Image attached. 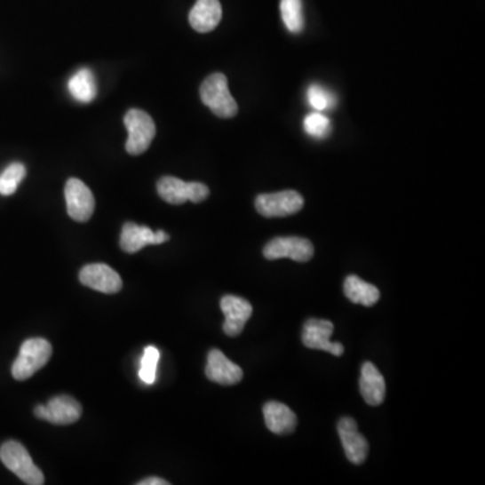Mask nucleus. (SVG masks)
<instances>
[{
	"instance_id": "f257e3e1",
	"label": "nucleus",
	"mask_w": 485,
	"mask_h": 485,
	"mask_svg": "<svg viewBox=\"0 0 485 485\" xmlns=\"http://www.w3.org/2000/svg\"><path fill=\"white\" fill-rule=\"evenodd\" d=\"M52 344L45 338H28L20 346V354L12 364V374L15 380H28L36 371L44 369L52 357Z\"/></svg>"
},
{
	"instance_id": "f03ea898",
	"label": "nucleus",
	"mask_w": 485,
	"mask_h": 485,
	"mask_svg": "<svg viewBox=\"0 0 485 485\" xmlns=\"http://www.w3.org/2000/svg\"><path fill=\"white\" fill-rule=\"evenodd\" d=\"M201 100L216 116L229 119L239 111L236 101L229 92L228 80L223 73H213L205 78L200 88Z\"/></svg>"
},
{
	"instance_id": "7ed1b4c3",
	"label": "nucleus",
	"mask_w": 485,
	"mask_h": 485,
	"mask_svg": "<svg viewBox=\"0 0 485 485\" xmlns=\"http://www.w3.org/2000/svg\"><path fill=\"white\" fill-rule=\"evenodd\" d=\"M0 460L26 484L43 485L45 482L41 469L33 463V458L22 443L17 441H7L2 445Z\"/></svg>"
},
{
	"instance_id": "20e7f679",
	"label": "nucleus",
	"mask_w": 485,
	"mask_h": 485,
	"mask_svg": "<svg viewBox=\"0 0 485 485\" xmlns=\"http://www.w3.org/2000/svg\"><path fill=\"white\" fill-rule=\"evenodd\" d=\"M129 138H127L126 150L130 155H140L150 147L155 138L156 129L153 117L142 109H130L124 116Z\"/></svg>"
},
{
	"instance_id": "39448f33",
	"label": "nucleus",
	"mask_w": 485,
	"mask_h": 485,
	"mask_svg": "<svg viewBox=\"0 0 485 485\" xmlns=\"http://www.w3.org/2000/svg\"><path fill=\"white\" fill-rule=\"evenodd\" d=\"M159 197L169 204L181 205L187 201L195 204L203 203L210 195L207 185L201 182H185L176 177H162L156 184Z\"/></svg>"
},
{
	"instance_id": "423d86ee",
	"label": "nucleus",
	"mask_w": 485,
	"mask_h": 485,
	"mask_svg": "<svg viewBox=\"0 0 485 485\" xmlns=\"http://www.w3.org/2000/svg\"><path fill=\"white\" fill-rule=\"evenodd\" d=\"M255 208L267 219L286 218L296 215L304 208V197L296 190L268 193L258 195Z\"/></svg>"
},
{
	"instance_id": "0eeeda50",
	"label": "nucleus",
	"mask_w": 485,
	"mask_h": 485,
	"mask_svg": "<svg viewBox=\"0 0 485 485\" xmlns=\"http://www.w3.org/2000/svg\"><path fill=\"white\" fill-rule=\"evenodd\" d=\"M263 255L268 260L289 258L294 262L306 263L314 255V247L310 240L304 237H275L266 244Z\"/></svg>"
},
{
	"instance_id": "6e6552de",
	"label": "nucleus",
	"mask_w": 485,
	"mask_h": 485,
	"mask_svg": "<svg viewBox=\"0 0 485 485\" xmlns=\"http://www.w3.org/2000/svg\"><path fill=\"white\" fill-rule=\"evenodd\" d=\"M65 201L68 215L78 223H85L92 218L95 197L90 187L78 179H68L65 185Z\"/></svg>"
},
{
	"instance_id": "1a4fd4ad",
	"label": "nucleus",
	"mask_w": 485,
	"mask_h": 485,
	"mask_svg": "<svg viewBox=\"0 0 485 485\" xmlns=\"http://www.w3.org/2000/svg\"><path fill=\"white\" fill-rule=\"evenodd\" d=\"M34 413L36 418L53 425H72L80 419L83 409L72 396L60 395L52 398L48 404H38Z\"/></svg>"
},
{
	"instance_id": "9d476101",
	"label": "nucleus",
	"mask_w": 485,
	"mask_h": 485,
	"mask_svg": "<svg viewBox=\"0 0 485 485\" xmlns=\"http://www.w3.org/2000/svg\"><path fill=\"white\" fill-rule=\"evenodd\" d=\"M333 330L335 327L330 321L309 318L302 330V343L306 348L330 352L335 356H341L344 354L343 344L330 341Z\"/></svg>"
},
{
	"instance_id": "9b49d317",
	"label": "nucleus",
	"mask_w": 485,
	"mask_h": 485,
	"mask_svg": "<svg viewBox=\"0 0 485 485\" xmlns=\"http://www.w3.org/2000/svg\"><path fill=\"white\" fill-rule=\"evenodd\" d=\"M80 282L87 288L104 294H116L123 288L119 274L104 263H92L83 267Z\"/></svg>"
},
{
	"instance_id": "f8f14e48",
	"label": "nucleus",
	"mask_w": 485,
	"mask_h": 485,
	"mask_svg": "<svg viewBox=\"0 0 485 485\" xmlns=\"http://www.w3.org/2000/svg\"><path fill=\"white\" fill-rule=\"evenodd\" d=\"M338 432L346 458L354 465L364 464L369 456L370 445L366 437L357 429L356 421L349 417H344L338 421Z\"/></svg>"
},
{
	"instance_id": "ddd939ff",
	"label": "nucleus",
	"mask_w": 485,
	"mask_h": 485,
	"mask_svg": "<svg viewBox=\"0 0 485 485\" xmlns=\"http://www.w3.org/2000/svg\"><path fill=\"white\" fill-rule=\"evenodd\" d=\"M171 239L165 231H151L148 227L138 226L135 223L124 224L120 235V249L127 254H137L146 246L162 244Z\"/></svg>"
},
{
	"instance_id": "4468645a",
	"label": "nucleus",
	"mask_w": 485,
	"mask_h": 485,
	"mask_svg": "<svg viewBox=\"0 0 485 485\" xmlns=\"http://www.w3.org/2000/svg\"><path fill=\"white\" fill-rule=\"evenodd\" d=\"M220 307L226 315L223 330L229 338H236L246 327L251 318L252 306L247 299L236 296H226L221 298Z\"/></svg>"
},
{
	"instance_id": "2eb2a0df",
	"label": "nucleus",
	"mask_w": 485,
	"mask_h": 485,
	"mask_svg": "<svg viewBox=\"0 0 485 485\" xmlns=\"http://www.w3.org/2000/svg\"><path fill=\"white\" fill-rule=\"evenodd\" d=\"M205 375L211 382L221 386H234L242 379V370L232 362L220 349H212L208 354Z\"/></svg>"
},
{
	"instance_id": "dca6fc26",
	"label": "nucleus",
	"mask_w": 485,
	"mask_h": 485,
	"mask_svg": "<svg viewBox=\"0 0 485 485\" xmlns=\"http://www.w3.org/2000/svg\"><path fill=\"white\" fill-rule=\"evenodd\" d=\"M266 426L274 434H291L297 427V416L289 406L271 401L263 406Z\"/></svg>"
},
{
	"instance_id": "f3484780",
	"label": "nucleus",
	"mask_w": 485,
	"mask_h": 485,
	"mask_svg": "<svg viewBox=\"0 0 485 485\" xmlns=\"http://www.w3.org/2000/svg\"><path fill=\"white\" fill-rule=\"evenodd\" d=\"M223 17V10L219 0H197L190 10V26L198 33H210L215 30Z\"/></svg>"
},
{
	"instance_id": "a211bd4d",
	"label": "nucleus",
	"mask_w": 485,
	"mask_h": 485,
	"mask_svg": "<svg viewBox=\"0 0 485 485\" xmlns=\"http://www.w3.org/2000/svg\"><path fill=\"white\" fill-rule=\"evenodd\" d=\"M359 386L362 398L370 406H379L385 402V378L372 362H367L362 364Z\"/></svg>"
},
{
	"instance_id": "6ab92c4d",
	"label": "nucleus",
	"mask_w": 485,
	"mask_h": 485,
	"mask_svg": "<svg viewBox=\"0 0 485 485\" xmlns=\"http://www.w3.org/2000/svg\"><path fill=\"white\" fill-rule=\"evenodd\" d=\"M68 91L78 103H92L98 96L95 75L88 68L77 70L68 81Z\"/></svg>"
},
{
	"instance_id": "aec40b11",
	"label": "nucleus",
	"mask_w": 485,
	"mask_h": 485,
	"mask_svg": "<svg viewBox=\"0 0 485 485\" xmlns=\"http://www.w3.org/2000/svg\"><path fill=\"white\" fill-rule=\"evenodd\" d=\"M344 294L354 304L367 307L374 306L380 298V291L377 286L367 283L356 275L346 276L344 282Z\"/></svg>"
},
{
	"instance_id": "412c9836",
	"label": "nucleus",
	"mask_w": 485,
	"mask_h": 485,
	"mask_svg": "<svg viewBox=\"0 0 485 485\" xmlns=\"http://www.w3.org/2000/svg\"><path fill=\"white\" fill-rule=\"evenodd\" d=\"M281 15L286 28L298 34L304 30L305 18L302 0H281Z\"/></svg>"
},
{
	"instance_id": "4be33fe9",
	"label": "nucleus",
	"mask_w": 485,
	"mask_h": 485,
	"mask_svg": "<svg viewBox=\"0 0 485 485\" xmlns=\"http://www.w3.org/2000/svg\"><path fill=\"white\" fill-rule=\"evenodd\" d=\"M26 168L20 162H14L0 174V195H12L17 192L20 182L25 179Z\"/></svg>"
},
{
	"instance_id": "5701e85b",
	"label": "nucleus",
	"mask_w": 485,
	"mask_h": 485,
	"mask_svg": "<svg viewBox=\"0 0 485 485\" xmlns=\"http://www.w3.org/2000/svg\"><path fill=\"white\" fill-rule=\"evenodd\" d=\"M304 127L306 134L315 139L330 137V131H332L330 117L325 116L322 112L317 111L312 112L305 117Z\"/></svg>"
},
{
	"instance_id": "b1692460",
	"label": "nucleus",
	"mask_w": 485,
	"mask_h": 485,
	"mask_svg": "<svg viewBox=\"0 0 485 485\" xmlns=\"http://www.w3.org/2000/svg\"><path fill=\"white\" fill-rule=\"evenodd\" d=\"M307 101L314 111L322 112L332 109L336 106V96L327 88L318 84L310 85L307 90Z\"/></svg>"
},
{
	"instance_id": "393cba45",
	"label": "nucleus",
	"mask_w": 485,
	"mask_h": 485,
	"mask_svg": "<svg viewBox=\"0 0 485 485\" xmlns=\"http://www.w3.org/2000/svg\"><path fill=\"white\" fill-rule=\"evenodd\" d=\"M159 362V351L155 346H147L140 362L139 377L146 385H153L156 379V366Z\"/></svg>"
},
{
	"instance_id": "a878e982",
	"label": "nucleus",
	"mask_w": 485,
	"mask_h": 485,
	"mask_svg": "<svg viewBox=\"0 0 485 485\" xmlns=\"http://www.w3.org/2000/svg\"><path fill=\"white\" fill-rule=\"evenodd\" d=\"M138 485H169V482L166 480L158 479V477H148V479L138 482Z\"/></svg>"
}]
</instances>
